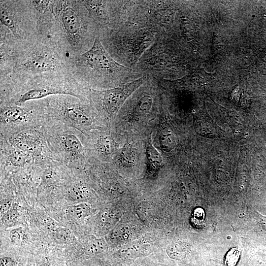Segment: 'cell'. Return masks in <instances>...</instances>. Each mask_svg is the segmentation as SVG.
Wrapping results in <instances>:
<instances>
[{"label":"cell","mask_w":266,"mask_h":266,"mask_svg":"<svg viewBox=\"0 0 266 266\" xmlns=\"http://www.w3.org/2000/svg\"><path fill=\"white\" fill-rule=\"evenodd\" d=\"M18 216L17 209L15 207L10 208L2 217L3 224L8 227L13 226L17 222Z\"/></svg>","instance_id":"cb8c5ba5"},{"label":"cell","mask_w":266,"mask_h":266,"mask_svg":"<svg viewBox=\"0 0 266 266\" xmlns=\"http://www.w3.org/2000/svg\"><path fill=\"white\" fill-rule=\"evenodd\" d=\"M93 134L90 133L86 136L87 151L89 149L95 152L100 159L107 160L115 153L116 144L112 136L104 132H98Z\"/></svg>","instance_id":"4fadbf2b"},{"label":"cell","mask_w":266,"mask_h":266,"mask_svg":"<svg viewBox=\"0 0 266 266\" xmlns=\"http://www.w3.org/2000/svg\"><path fill=\"white\" fill-rule=\"evenodd\" d=\"M166 253L171 259L182 260L186 256L187 248L185 245L180 243H173L166 248Z\"/></svg>","instance_id":"44dd1931"},{"label":"cell","mask_w":266,"mask_h":266,"mask_svg":"<svg viewBox=\"0 0 266 266\" xmlns=\"http://www.w3.org/2000/svg\"><path fill=\"white\" fill-rule=\"evenodd\" d=\"M131 230L129 225L123 224L114 230L110 235V240L113 243L127 240L131 235Z\"/></svg>","instance_id":"d6986e66"},{"label":"cell","mask_w":266,"mask_h":266,"mask_svg":"<svg viewBox=\"0 0 266 266\" xmlns=\"http://www.w3.org/2000/svg\"><path fill=\"white\" fill-rule=\"evenodd\" d=\"M159 142L161 148L165 152H169L176 146L175 136L170 130L164 128L161 130L159 135Z\"/></svg>","instance_id":"e0dca14e"},{"label":"cell","mask_w":266,"mask_h":266,"mask_svg":"<svg viewBox=\"0 0 266 266\" xmlns=\"http://www.w3.org/2000/svg\"><path fill=\"white\" fill-rule=\"evenodd\" d=\"M147 75L104 90L90 88V101L102 122L113 120L130 96L147 80Z\"/></svg>","instance_id":"9c48e42d"},{"label":"cell","mask_w":266,"mask_h":266,"mask_svg":"<svg viewBox=\"0 0 266 266\" xmlns=\"http://www.w3.org/2000/svg\"><path fill=\"white\" fill-rule=\"evenodd\" d=\"M42 130L53 159L69 168L78 169L88 160L86 136L73 127L46 119Z\"/></svg>","instance_id":"8992f818"},{"label":"cell","mask_w":266,"mask_h":266,"mask_svg":"<svg viewBox=\"0 0 266 266\" xmlns=\"http://www.w3.org/2000/svg\"><path fill=\"white\" fill-rule=\"evenodd\" d=\"M46 119L44 99L21 104H0V136L8 139L21 131L41 127Z\"/></svg>","instance_id":"ba28073f"},{"label":"cell","mask_w":266,"mask_h":266,"mask_svg":"<svg viewBox=\"0 0 266 266\" xmlns=\"http://www.w3.org/2000/svg\"><path fill=\"white\" fill-rule=\"evenodd\" d=\"M146 157L149 166L153 170H157L162 166L163 159L160 153L153 146L151 141L146 148Z\"/></svg>","instance_id":"ac0fdd59"},{"label":"cell","mask_w":266,"mask_h":266,"mask_svg":"<svg viewBox=\"0 0 266 266\" xmlns=\"http://www.w3.org/2000/svg\"><path fill=\"white\" fill-rule=\"evenodd\" d=\"M11 241L15 244H21L27 239L26 232L22 228L12 230L9 233Z\"/></svg>","instance_id":"d4e9b609"},{"label":"cell","mask_w":266,"mask_h":266,"mask_svg":"<svg viewBox=\"0 0 266 266\" xmlns=\"http://www.w3.org/2000/svg\"><path fill=\"white\" fill-rule=\"evenodd\" d=\"M100 34L108 29L107 0H81Z\"/></svg>","instance_id":"5bb4252c"},{"label":"cell","mask_w":266,"mask_h":266,"mask_svg":"<svg viewBox=\"0 0 266 266\" xmlns=\"http://www.w3.org/2000/svg\"><path fill=\"white\" fill-rule=\"evenodd\" d=\"M40 266H48L46 264L41 265Z\"/></svg>","instance_id":"f1b7e54d"},{"label":"cell","mask_w":266,"mask_h":266,"mask_svg":"<svg viewBox=\"0 0 266 266\" xmlns=\"http://www.w3.org/2000/svg\"><path fill=\"white\" fill-rule=\"evenodd\" d=\"M15 77L0 80V104H21L59 95L90 101V88L70 72Z\"/></svg>","instance_id":"6da1fadb"},{"label":"cell","mask_w":266,"mask_h":266,"mask_svg":"<svg viewBox=\"0 0 266 266\" xmlns=\"http://www.w3.org/2000/svg\"><path fill=\"white\" fill-rule=\"evenodd\" d=\"M240 257V252L236 248H233L227 253L225 258L226 266H235Z\"/></svg>","instance_id":"484cf974"},{"label":"cell","mask_w":266,"mask_h":266,"mask_svg":"<svg viewBox=\"0 0 266 266\" xmlns=\"http://www.w3.org/2000/svg\"><path fill=\"white\" fill-rule=\"evenodd\" d=\"M67 209L69 215L78 220L85 218L91 214L90 206L85 202L72 205L69 206Z\"/></svg>","instance_id":"ffe728a7"},{"label":"cell","mask_w":266,"mask_h":266,"mask_svg":"<svg viewBox=\"0 0 266 266\" xmlns=\"http://www.w3.org/2000/svg\"><path fill=\"white\" fill-rule=\"evenodd\" d=\"M8 140L13 146L34 158L47 157L53 159L42 127L21 131L12 135Z\"/></svg>","instance_id":"8fae6325"},{"label":"cell","mask_w":266,"mask_h":266,"mask_svg":"<svg viewBox=\"0 0 266 266\" xmlns=\"http://www.w3.org/2000/svg\"><path fill=\"white\" fill-rule=\"evenodd\" d=\"M136 150L133 145L130 143H126L118 151L117 160L123 166L131 167L136 162Z\"/></svg>","instance_id":"2e32d148"},{"label":"cell","mask_w":266,"mask_h":266,"mask_svg":"<svg viewBox=\"0 0 266 266\" xmlns=\"http://www.w3.org/2000/svg\"><path fill=\"white\" fill-rule=\"evenodd\" d=\"M67 197L74 201H81L90 198L93 193L90 188L81 180L72 182L66 190Z\"/></svg>","instance_id":"9a60e30c"},{"label":"cell","mask_w":266,"mask_h":266,"mask_svg":"<svg viewBox=\"0 0 266 266\" xmlns=\"http://www.w3.org/2000/svg\"><path fill=\"white\" fill-rule=\"evenodd\" d=\"M52 25L54 39L71 58L88 51L100 35L81 0H55Z\"/></svg>","instance_id":"3957f363"},{"label":"cell","mask_w":266,"mask_h":266,"mask_svg":"<svg viewBox=\"0 0 266 266\" xmlns=\"http://www.w3.org/2000/svg\"><path fill=\"white\" fill-rule=\"evenodd\" d=\"M0 166L3 169H20L33 164L35 158L14 147L8 139L0 136Z\"/></svg>","instance_id":"7c38bea8"},{"label":"cell","mask_w":266,"mask_h":266,"mask_svg":"<svg viewBox=\"0 0 266 266\" xmlns=\"http://www.w3.org/2000/svg\"><path fill=\"white\" fill-rule=\"evenodd\" d=\"M11 200H5L1 203L0 204V212L2 213H5L10 208Z\"/></svg>","instance_id":"83f0119b"},{"label":"cell","mask_w":266,"mask_h":266,"mask_svg":"<svg viewBox=\"0 0 266 266\" xmlns=\"http://www.w3.org/2000/svg\"><path fill=\"white\" fill-rule=\"evenodd\" d=\"M106 244L102 239H96L91 241L85 247L84 252L88 255H94L105 250Z\"/></svg>","instance_id":"7402d4cb"},{"label":"cell","mask_w":266,"mask_h":266,"mask_svg":"<svg viewBox=\"0 0 266 266\" xmlns=\"http://www.w3.org/2000/svg\"><path fill=\"white\" fill-rule=\"evenodd\" d=\"M25 45L14 54L13 76L66 73L72 69L71 60L67 59V53L50 35Z\"/></svg>","instance_id":"5b68a950"},{"label":"cell","mask_w":266,"mask_h":266,"mask_svg":"<svg viewBox=\"0 0 266 266\" xmlns=\"http://www.w3.org/2000/svg\"><path fill=\"white\" fill-rule=\"evenodd\" d=\"M73 73L90 88L104 90L135 80L144 75L116 61L96 37L86 52L71 59Z\"/></svg>","instance_id":"7a4b0ae2"},{"label":"cell","mask_w":266,"mask_h":266,"mask_svg":"<svg viewBox=\"0 0 266 266\" xmlns=\"http://www.w3.org/2000/svg\"><path fill=\"white\" fill-rule=\"evenodd\" d=\"M44 100L46 119L61 122L85 135L100 128V123L103 122L90 101L66 95L51 96Z\"/></svg>","instance_id":"52a82bcc"},{"label":"cell","mask_w":266,"mask_h":266,"mask_svg":"<svg viewBox=\"0 0 266 266\" xmlns=\"http://www.w3.org/2000/svg\"><path fill=\"white\" fill-rule=\"evenodd\" d=\"M19 4L20 1L0 0V35L8 33L5 35L0 36V40L6 39L10 36V37H11L10 41H12L13 40L20 42L24 40L28 41L27 38L28 36L24 33L25 30L22 26V18L19 14L20 13ZM10 37L6 40L0 42L7 41ZM10 41L5 44L9 43Z\"/></svg>","instance_id":"30bf717a"},{"label":"cell","mask_w":266,"mask_h":266,"mask_svg":"<svg viewBox=\"0 0 266 266\" xmlns=\"http://www.w3.org/2000/svg\"><path fill=\"white\" fill-rule=\"evenodd\" d=\"M156 35L145 22L130 18L100 36L105 49L116 61L135 69L142 56L155 42Z\"/></svg>","instance_id":"277c9868"},{"label":"cell","mask_w":266,"mask_h":266,"mask_svg":"<svg viewBox=\"0 0 266 266\" xmlns=\"http://www.w3.org/2000/svg\"><path fill=\"white\" fill-rule=\"evenodd\" d=\"M0 266H13L14 262L12 259L8 257H4L0 259Z\"/></svg>","instance_id":"4316f807"},{"label":"cell","mask_w":266,"mask_h":266,"mask_svg":"<svg viewBox=\"0 0 266 266\" xmlns=\"http://www.w3.org/2000/svg\"><path fill=\"white\" fill-rule=\"evenodd\" d=\"M53 236L58 242L65 243L71 240L72 233L68 228H58L53 230Z\"/></svg>","instance_id":"603a6c76"}]
</instances>
